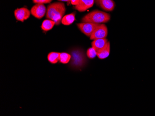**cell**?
<instances>
[{"instance_id": "cell-19", "label": "cell", "mask_w": 155, "mask_h": 116, "mask_svg": "<svg viewBox=\"0 0 155 116\" xmlns=\"http://www.w3.org/2000/svg\"><path fill=\"white\" fill-rule=\"evenodd\" d=\"M59 1L61 2H69L71 1V0H58Z\"/></svg>"}, {"instance_id": "cell-10", "label": "cell", "mask_w": 155, "mask_h": 116, "mask_svg": "<svg viewBox=\"0 0 155 116\" xmlns=\"http://www.w3.org/2000/svg\"><path fill=\"white\" fill-rule=\"evenodd\" d=\"M108 42V40L106 38L96 39L94 40L91 43V45L96 52H98L107 46Z\"/></svg>"}, {"instance_id": "cell-17", "label": "cell", "mask_w": 155, "mask_h": 116, "mask_svg": "<svg viewBox=\"0 0 155 116\" xmlns=\"http://www.w3.org/2000/svg\"><path fill=\"white\" fill-rule=\"evenodd\" d=\"M53 0H33V2L35 4H47L49 3Z\"/></svg>"}, {"instance_id": "cell-16", "label": "cell", "mask_w": 155, "mask_h": 116, "mask_svg": "<svg viewBox=\"0 0 155 116\" xmlns=\"http://www.w3.org/2000/svg\"><path fill=\"white\" fill-rule=\"evenodd\" d=\"M87 55L90 59H93L97 56V52L92 47L88 49L87 52Z\"/></svg>"}, {"instance_id": "cell-11", "label": "cell", "mask_w": 155, "mask_h": 116, "mask_svg": "<svg viewBox=\"0 0 155 116\" xmlns=\"http://www.w3.org/2000/svg\"><path fill=\"white\" fill-rule=\"evenodd\" d=\"M75 20V13L74 12L63 16L61 20V23L66 26H69L74 23Z\"/></svg>"}, {"instance_id": "cell-15", "label": "cell", "mask_w": 155, "mask_h": 116, "mask_svg": "<svg viewBox=\"0 0 155 116\" xmlns=\"http://www.w3.org/2000/svg\"><path fill=\"white\" fill-rule=\"evenodd\" d=\"M71 55L68 53L62 52L60 53L59 61L63 64H67L71 60Z\"/></svg>"}, {"instance_id": "cell-14", "label": "cell", "mask_w": 155, "mask_h": 116, "mask_svg": "<svg viewBox=\"0 0 155 116\" xmlns=\"http://www.w3.org/2000/svg\"><path fill=\"white\" fill-rule=\"evenodd\" d=\"M60 53L56 52H51L48 55V59L49 62L52 64H57L59 61Z\"/></svg>"}, {"instance_id": "cell-2", "label": "cell", "mask_w": 155, "mask_h": 116, "mask_svg": "<svg viewBox=\"0 0 155 116\" xmlns=\"http://www.w3.org/2000/svg\"><path fill=\"white\" fill-rule=\"evenodd\" d=\"M110 14L103 11L95 10L86 14L82 19V22H91L95 24L107 23L110 20Z\"/></svg>"}, {"instance_id": "cell-3", "label": "cell", "mask_w": 155, "mask_h": 116, "mask_svg": "<svg viewBox=\"0 0 155 116\" xmlns=\"http://www.w3.org/2000/svg\"><path fill=\"white\" fill-rule=\"evenodd\" d=\"M71 59L72 62L71 64H73V67H81L83 66L85 64L86 58L85 54L81 50L77 49L73 50L71 52Z\"/></svg>"}, {"instance_id": "cell-13", "label": "cell", "mask_w": 155, "mask_h": 116, "mask_svg": "<svg viewBox=\"0 0 155 116\" xmlns=\"http://www.w3.org/2000/svg\"><path fill=\"white\" fill-rule=\"evenodd\" d=\"M55 25L54 21L49 19L44 20L41 25V29L44 31L51 30Z\"/></svg>"}, {"instance_id": "cell-7", "label": "cell", "mask_w": 155, "mask_h": 116, "mask_svg": "<svg viewBox=\"0 0 155 116\" xmlns=\"http://www.w3.org/2000/svg\"><path fill=\"white\" fill-rule=\"evenodd\" d=\"M31 11L26 8H17L14 11V14L16 20L23 22L30 17Z\"/></svg>"}, {"instance_id": "cell-12", "label": "cell", "mask_w": 155, "mask_h": 116, "mask_svg": "<svg viewBox=\"0 0 155 116\" xmlns=\"http://www.w3.org/2000/svg\"><path fill=\"white\" fill-rule=\"evenodd\" d=\"M110 52V43L108 42L107 46L101 51L97 52V57L100 59H104L108 57Z\"/></svg>"}, {"instance_id": "cell-6", "label": "cell", "mask_w": 155, "mask_h": 116, "mask_svg": "<svg viewBox=\"0 0 155 116\" xmlns=\"http://www.w3.org/2000/svg\"><path fill=\"white\" fill-rule=\"evenodd\" d=\"M31 14L38 19H41L47 13V8L44 4H36L31 9Z\"/></svg>"}, {"instance_id": "cell-4", "label": "cell", "mask_w": 155, "mask_h": 116, "mask_svg": "<svg viewBox=\"0 0 155 116\" xmlns=\"http://www.w3.org/2000/svg\"><path fill=\"white\" fill-rule=\"evenodd\" d=\"M99 24L91 22H82L77 24L81 32L87 37H90Z\"/></svg>"}, {"instance_id": "cell-1", "label": "cell", "mask_w": 155, "mask_h": 116, "mask_svg": "<svg viewBox=\"0 0 155 116\" xmlns=\"http://www.w3.org/2000/svg\"><path fill=\"white\" fill-rule=\"evenodd\" d=\"M66 11V7L64 3L57 2L51 3L47 8L46 18L54 21L55 25H60Z\"/></svg>"}, {"instance_id": "cell-18", "label": "cell", "mask_w": 155, "mask_h": 116, "mask_svg": "<svg viewBox=\"0 0 155 116\" xmlns=\"http://www.w3.org/2000/svg\"><path fill=\"white\" fill-rule=\"evenodd\" d=\"M79 1H80V0H71V4L73 5H74V6H76V5H77L79 3Z\"/></svg>"}, {"instance_id": "cell-9", "label": "cell", "mask_w": 155, "mask_h": 116, "mask_svg": "<svg viewBox=\"0 0 155 116\" xmlns=\"http://www.w3.org/2000/svg\"><path fill=\"white\" fill-rule=\"evenodd\" d=\"M95 0H80L77 5L75 6L74 8L80 12H83L91 8L94 6Z\"/></svg>"}, {"instance_id": "cell-5", "label": "cell", "mask_w": 155, "mask_h": 116, "mask_svg": "<svg viewBox=\"0 0 155 116\" xmlns=\"http://www.w3.org/2000/svg\"><path fill=\"white\" fill-rule=\"evenodd\" d=\"M108 35V29L104 24H101L97 26L94 33L91 34L90 39L91 40L96 39H104Z\"/></svg>"}, {"instance_id": "cell-8", "label": "cell", "mask_w": 155, "mask_h": 116, "mask_svg": "<svg viewBox=\"0 0 155 116\" xmlns=\"http://www.w3.org/2000/svg\"><path fill=\"white\" fill-rule=\"evenodd\" d=\"M97 6L107 12H111L114 9L115 3L114 0H95Z\"/></svg>"}]
</instances>
